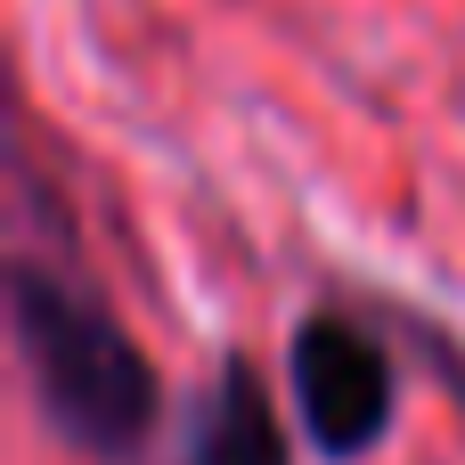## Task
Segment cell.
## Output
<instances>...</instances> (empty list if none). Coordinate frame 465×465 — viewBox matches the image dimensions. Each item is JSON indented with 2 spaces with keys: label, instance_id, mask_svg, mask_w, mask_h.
<instances>
[{
  "label": "cell",
  "instance_id": "1",
  "mask_svg": "<svg viewBox=\"0 0 465 465\" xmlns=\"http://www.w3.org/2000/svg\"><path fill=\"white\" fill-rule=\"evenodd\" d=\"M8 311H16V351L33 368L49 425L98 465H131L163 417V384H155L147 351L82 286L49 278V270H16Z\"/></svg>",
  "mask_w": 465,
  "mask_h": 465
},
{
  "label": "cell",
  "instance_id": "2",
  "mask_svg": "<svg viewBox=\"0 0 465 465\" xmlns=\"http://www.w3.org/2000/svg\"><path fill=\"white\" fill-rule=\"evenodd\" d=\"M286 376H294V409H302L311 441L335 465L368 458V450L392 433V360H384V343H376L368 327H351V319H335V311L302 319Z\"/></svg>",
  "mask_w": 465,
  "mask_h": 465
},
{
  "label": "cell",
  "instance_id": "3",
  "mask_svg": "<svg viewBox=\"0 0 465 465\" xmlns=\"http://www.w3.org/2000/svg\"><path fill=\"white\" fill-rule=\"evenodd\" d=\"M188 465H286V433H278V409L262 392V376L245 360H229L213 376V401L196 417V441Z\"/></svg>",
  "mask_w": 465,
  "mask_h": 465
}]
</instances>
